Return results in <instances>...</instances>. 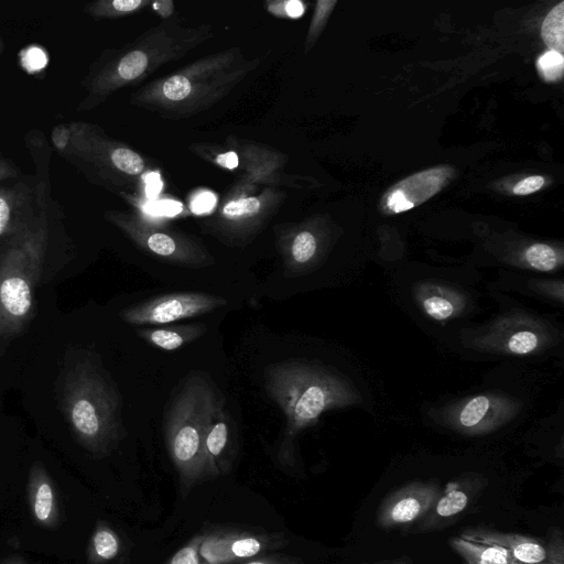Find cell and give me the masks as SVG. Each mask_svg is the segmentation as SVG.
I'll use <instances>...</instances> for the list:
<instances>
[{"instance_id":"cell-2","label":"cell","mask_w":564,"mask_h":564,"mask_svg":"<svg viewBox=\"0 0 564 564\" xmlns=\"http://www.w3.org/2000/svg\"><path fill=\"white\" fill-rule=\"evenodd\" d=\"M63 405L76 436L95 452L107 453L122 432L120 398L90 360L77 364L63 389Z\"/></svg>"},{"instance_id":"cell-25","label":"cell","mask_w":564,"mask_h":564,"mask_svg":"<svg viewBox=\"0 0 564 564\" xmlns=\"http://www.w3.org/2000/svg\"><path fill=\"white\" fill-rule=\"evenodd\" d=\"M53 507V491L51 486L43 481L37 487L34 498V513L41 521L47 520Z\"/></svg>"},{"instance_id":"cell-14","label":"cell","mask_w":564,"mask_h":564,"mask_svg":"<svg viewBox=\"0 0 564 564\" xmlns=\"http://www.w3.org/2000/svg\"><path fill=\"white\" fill-rule=\"evenodd\" d=\"M34 207L32 192L26 185L0 187V237L15 235L29 226L39 214Z\"/></svg>"},{"instance_id":"cell-13","label":"cell","mask_w":564,"mask_h":564,"mask_svg":"<svg viewBox=\"0 0 564 564\" xmlns=\"http://www.w3.org/2000/svg\"><path fill=\"white\" fill-rule=\"evenodd\" d=\"M462 538L502 547L516 564H544L546 545L539 539L488 528L467 529Z\"/></svg>"},{"instance_id":"cell-9","label":"cell","mask_w":564,"mask_h":564,"mask_svg":"<svg viewBox=\"0 0 564 564\" xmlns=\"http://www.w3.org/2000/svg\"><path fill=\"white\" fill-rule=\"evenodd\" d=\"M237 453L235 423L219 391L210 405L203 437L206 480L227 475L234 466Z\"/></svg>"},{"instance_id":"cell-8","label":"cell","mask_w":564,"mask_h":564,"mask_svg":"<svg viewBox=\"0 0 564 564\" xmlns=\"http://www.w3.org/2000/svg\"><path fill=\"white\" fill-rule=\"evenodd\" d=\"M227 304L220 295L203 292L161 294L121 311V318L133 325H163L210 313Z\"/></svg>"},{"instance_id":"cell-7","label":"cell","mask_w":564,"mask_h":564,"mask_svg":"<svg viewBox=\"0 0 564 564\" xmlns=\"http://www.w3.org/2000/svg\"><path fill=\"white\" fill-rule=\"evenodd\" d=\"M520 411V400L502 392H485L446 408L443 421L462 434L482 435L506 425Z\"/></svg>"},{"instance_id":"cell-40","label":"cell","mask_w":564,"mask_h":564,"mask_svg":"<svg viewBox=\"0 0 564 564\" xmlns=\"http://www.w3.org/2000/svg\"><path fill=\"white\" fill-rule=\"evenodd\" d=\"M2 41H1V37H0V56H1V52H2Z\"/></svg>"},{"instance_id":"cell-15","label":"cell","mask_w":564,"mask_h":564,"mask_svg":"<svg viewBox=\"0 0 564 564\" xmlns=\"http://www.w3.org/2000/svg\"><path fill=\"white\" fill-rule=\"evenodd\" d=\"M415 297L423 312L437 322L457 316L466 306L465 297L456 290L432 282L417 285Z\"/></svg>"},{"instance_id":"cell-32","label":"cell","mask_w":564,"mask_h":564,"mask_svg":"<svg viewBox=\"0 0 564 564\" xmlns=\"http://www.w3.org/2000/svg\"><path fill=\"white\" fill-rule=\"evenodd\" d=\"M544 185V178L540 175H532L518 182L512 192L514 195H528L539 191Z\"/></svg>"},{"instance_id":"cell-16","label":"cell","mask_w":564,"mask_h":564,"mask_svg":"<svg viewBox=\"0 0 564 564\" xmlns=\"http://www.w3.org/2000/svg\"><path fill=\"white\" fill-rule=\"evenodd\" d=\"M138 335L152 345L163 350H176L199 338L205 333L200 324L177 325L155 328L138 329Z\"/></svg>"},{"instance_id":"cell-21","label":"cell","mask_w":564,"mask_h":564,"mask_svg":"<svg viewBox=\"0 0 564 564\" xmlns=\"http://www.w3.org/2000/svg\"><path fill=\"white\" fill-rule=\"evenodd\" d=\"M536 68L545 82H557L563 76V55L549 50L538 58Z\"/></svg>"},{"instance_id":"cell-35","label":"cell","mask_w":564,"mask_h":564,"mask_svg":"<svg viewBox=\"0 0 564 564\" xmlns=\"http://www.w3.org/2000/svg\"><path fill=\"white\" fill-rule=\"evenodd\" d=\"M141 0H113L109 3V9L118 12H128L137 9Z\"/></svg>"},{"instance_id":"cell-33","label":"cell","mask_w":564,"mask_h":564,"mask_svg":"<svg viewBox=\"0 0 564 564\" xmlns=\"http://www.w3.org/2000/svg\"><path fill=\"white\" fill-rule=\"evenodd\" d=\"M216 197L210 192L198 194L192 202L191 208L195 214L207 213L213 209Z\"/></svg>"},{"instance_id":"cell-5","label":"cell","mask_w":564,"mask_h":564,"mask_svg":"<svg viewBox=\"0 0 564 564\" xmlns=\"http://www.w3.org/2000/svg\"><path fill=\"white\" fill-rule=\"evenodd\" d=\"M199 534V555L204 564H240L289 543L283 532L258 527L215 524Z\"/></svg>"},{"instance_id":"cell-3","label":"cell","mask_w":564,"mask_h":564,"mask_svg":"<svg viewBox=\"0 0 564 564\" xmlns=\"http://www.w3.org/2000/svg\"><path fill=\"white\" fill-rule=\"evenodd\" d=\"M218 392L207 376L191 373L167 411L165 442L183 495L206 480L203 437L210 405Z\"/></svg>"},{"instance_id":"cell-11","label":"cell","mask_w":564,"mask_h":564,"mask_svg":"<svg viewBox=\"0 0 564 564\" xmlns=\"http://www.w3.org/2000/svg\"><path fill=\"white\" fill-rule=\"evenodd\" d=\"M451 166H436L412 174L389 188L380 199L386 214H399L426 202L451 180Z\"/></svg>"},{"instance_id":"cell-22","label":"cell","mask_w":564,"mask_h":564,"mask_svg":"<svg viewBox=\"0 0 564 564\" xmlns=\"http://www.w3.org/2000/svg\"><path fill=\"white\" fill-rule=\"evenodd\" d=\"M147 65V55L141 51H133L120 59L117 66V73L121 79H134L143 73Z\"/></svg>"},{"instance_id":"cell-24","label":"cell","mask_w":564,"mask_h":564,"mask_svg":"<svg viewBox=\"0 0 564 564\" xmlns=\"http://www.w3.org/2000/svg\"><path fill=\"white\" fill-rule=\"evenodd\" d=\"M200 534L194 535L165 564H204L199 555Z\"/></svg>"},{"instance_id":"cell-28","label":"cell","mask_w":564,"mask_h":564,"mask_svg":"<svg viewBox=\"0 0 564 564\" xmlns=\"http://www.w3.org/2000/svg\"><path fill=\"white\" fill-rule=\"evenodd\" d=\"M260 209V200L256 197L243 198L228 203L224 207V214L229 217L254 214Z\"/></svg>"},{"instance_id":"cell-27","label":"cell","mask_w":564,"mask_h":564,"mask_svg":"<svg viewBox=\"0 0 564 564\" xmlns=\"http://www.w3.org/2000/svg\"><path fill=\"white\" fill-rule=\"evenodd\" d=\"M546 560L544 564H564V542L562 532L553 530L546 543Z\"/></svg>"},{"instance_id":"cell-37","label":"cell","mask_w":564,"mask_h":564,"mask_svg":"<svg viewBox=\"0 0 564 564\" xmlns=\"http://www.w3.org/2000/svg\"><path fill=\"white\" fill-rule=\"evenodd\" d=\"M216 162L227 169H235L238 165V156L235 152H227L217 156Z\"/></svg>"},{"instance_id":"cell-10","label":"cell","mask_w":564,"mask_h":564,"mask_svg":"<svg viewBox=\"0 0 564 564\" xmlns=\"http://www.w3.org/2000/svg\"><path fill=\"white\" fill-rule=\"evenodd\" d=\"M441 489L436 484L413 481L387 496L377 513V523L383 529L417 524L429 512Z\"/></svg>"},{"instance_id":"cell-4","label":"cell","mask_w":564,"mask_h":564,"mask_svg":"<svg viewBox=\"0 0 564 564\" xmlns=\"http://www.w3.org/2000/svg\"><path fill=\"white\" fill-rule=\"evenodd\" d=\"M47 237V218L43 203L35 219L13 235L1 258L0 334L18 332L31 313Z\"/></svg>"},{"instance_id":"cell-38","label":"cell","mask_w":564,"mask_h":564,"mask_svg":"<svg viewBox=\"0 0 564 564\" xmlns=\"http://www.w3.org/2000/svg\"><path fill=\"white\" fill-rule=\"evenodd\" d=\"M285 10H286V13L292 17V18H299L300 15H302L303 11H304V8H303V4L297 1V0H292V1H289L286 4H285Z\"/></svg>"},{"instance_id":"cell-18","label":"cell","mask_w":564,"mask_h":564,"mask_svg":"<svg viewBox=\"0 0 564 564\" xmlns=\"http://www.w3.org/2000/svg\"><path fill=\"white\" fill-rule=\"evenodd\" d=\"M523 264L540 272H552L562 264V256L546 243H533L522 254Z\"/></svg>"},{"instance_id":"cell-17","label":"cell","mask_w":564,"mask_h":564,"mask_svg":"<svg viewBox=\"0 0 564 564\" xmlns=\"http://www.w3.org/2000/svg\"><path fill=\"white\" fill-rule=\"evenodd\" d=\"M452 549L464 564H516L500 546L455 536L449 541Z\"/></svg>"},{"instance_id":"cell-12","label":"cell","mask_w":564,"mask_h":564,"mask_svg":"<svg viewBox=\"0 0 564 564\" xmlns=\"http://www.w3.org/2000/svg\"><path fill=\"white\" fill-rule=\"evenodd\" d=\"M480 488L481 481L475 476L457 478L448 482L416 528L425 532L448 525L467 509Z\"/></svg>"},{"instance_id":"cell-19","label":"cell","mask_w":564,"mask_h":564,"mask_svg":"<svg viewBox=\"0 0 564 564\" xmlns=\"http://www.w3.org/2000/svg\"><path fill=\"white\" fill-rule=\"evenodd\" d=\"M541 36L546 46L560 54L564 51V2L555 6L544 18Z\"/></svg>"},{"instance_id":"cell-34","label":"cell","mask_w":564,"mask_h":564,"mask_svg":"<svg viewBox=\"0 0 564 564\" xmlns=\"http://www.w3.org/2000/svg\"><path fill=\"white\" fill-rule=\"evenodd\" d=\"M143 180L145 182V193L147 196L150 199L156 198L159 195L161 188H162V182L160 178V174L158 172H150L147 175L143 176Z\"/></svg>"},{"instance_id":"cell-6","label":"cell","mask_w":564,"mask_h":564,"mask_svg":"<svg viewBox=\"0 0 564 564\" xmlns=\"http://www.w3.org/2000/svg\"><path fill=\"white\" fill-rule=\"evenodd\" d=\"M553 339L546 323L524 313H509L471 336L474 349L529 356L545 349Z\"/></svg>"},{"instance_id":"cell-31","label":"cell","mask_w":564,"mask_h":564,"mask_svg":"<svg viewBox=\"0 0 564 564\" xmlns=\"http://www.w3.org/2000/svg\"><path fill=\"white\" fill-rule=\"evenodd\" d=\"M51 138H52V142H53L55 149L59 153L65 154L67 151L69 141H70L69 123H67V124L62 123V124H57L56 127H54V129L52 130Z\"/></svg>"},{"instance_id":"cell-39","label":"cell","mask_w":564,"mask_h":564,"mask_svg":"<svg viewBox=\"0 0 564 564\" xmlns=\"http://www.w3.org/2000/svg\"><path fill=\"white\" fill-rule=\"evenodd\" d=\"M362 564H408L403 560H386L380 562H373V563H362Z\"/></svg>"},{"instance_id":"cell-1","label":"cell","mask_w":564,"mask_h":564,"mask_svg":"<svg viewBox=\"0 0 564 564\" xmlns=\"http://www.w3.org/2000/svg\"><path fill=\"white\" fill-rule=\"evenodd\" d=\"M267 394L282 411L285 427L278 458L292 466L294 441L300 432L314 425L329 410L361 402L357 389L345 378L302 360H284L264 369Z\"/></svg>"},{"instance_id":"cell-23","label":"cell","mask_w":564,"mask_h":564,"mask_svg":"<svg viewBox=\"0 0 564 564\" xmlns=\"http://www.w3.org/2000/svg\"><path fill=\"white\" fill-rule=\"evenodd\" d=\"M110 160L118 170L127 174H139L143 170L142 159L128 149H115L110 154Z\"/></svg>"},{"instance_id":"cell-29","label":"cell","mask_w":564,"mask_h":564,"mask_svg":"<svg viewBox=\"0 0 564 564\" xmlns=\"http://www.w3.org/2000/svg\"><path fill=\"white\" fill-rule=\"evenodd\" d=\"M144 210L155 216H174L182 210V204L171 199L149 202L144 205Z\"/></svg>"},{"instance_id":"cell-20","label":"cell","mask_w":564,"mask_h":564,"mask_svg":"<svg viewBox=\"0 0 564 564\" xmlns=\"http://www.w3.org/2000/svg\"><path fill=\"white\" fill-rule=\"evenodd\" d=\"M96 555L105 561L116 557L120 550L118 535L109 528H99L93 539Z\"/></svg>"},{"instance_id":"cell-30","label":"cell","mask_w":564,"mask_h":564,"mask_svg":"<svg viewBox=\"0 0 564 564\" xmlns=\"http://www.w3.org/2000/svg\"><path fill=\"white\" fill-rule=\"evenodd\" d=\"M240 564H303V563L296 556L273 552V553L260 555L258 557L242 562Z\"/></svg>"},{"instance_id":"cell-26","label":"cell","mask_w":564,"mask_h":564,"mask_svg":"<svg viewBox=\"0 0 564 564\" xmlns=\"http://www.w3.org/2000/svg\"><path fill=\"white\" fill-rule=\"evenodd\" d=\"M189 91L191 83L182 75L172 76L163 85V93L171 100L184 99Z\"/></svg>"},{"instance_id":"cell-36","label":"cell","mask_w":564,"mask_h":564,"mask_svg":"<svg viewBox=\"0 0 564 564\" xmlns=\"http://www.w3.org/2000/svg\"><path fill=\"white\" fill-rule=\"evenodd\" d=\"M19 175V169L13 165L11 162L7 161L3 158H0V181L10 177H17Z\"/></svg>"}]
</instances>
